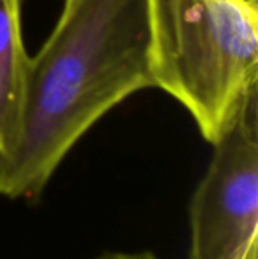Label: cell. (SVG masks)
Masks as SVG:
<instances>
[{"label": "cell", "mask_w": 258, "mask_h": 259, "mask_svg": "<svg viewBox=\"0 0 258 259\" xmlns=\"http://www.w3.org/2000/svg\"><path fill=\"white\" fill-rule=\"evenodd\" d=\"M151 87L149 0H65L53 32L28 62L21 133L0 159V196H43L83 134Z\"/></svg>", "instance_id": "1"}, {"label": "cell", "mask_w": 258, "mask_h": 259, "mask_svg": "<svg viewBox=\"0 0 258 259\" xmlns=\"http://www.w3.org/2000/svg\"><path fill=\"white\" fill-rule=\"evenodd\" d=\"M154 87L216 143L258 87V0H149Z\"/></svg>", "instance_id": "2"}, {"label": "cell", "mask_w": 258, "mask_h": 259, "mask_svg": "<svg viewBox=\"0 0 258 259\" xmlns=\"http://www.w3.org/2000/svg\"><path fill=\"white\" fill-rule=\"evenodd\" d=\"M188 259H258V87L214 143L190 201Z\"/></svg>", "instance_id": "3"}, {"label": "cell", "mask_w": 258, "mask_h": 259, "mask_svg": "<svg viewBox=\"0 0 258 259\" xmlns=\"http://www.w3.org/2000/svg\"><path fill=\"white\" fill-rule=\"evenodd\" d=\"M28 62L21 0H0V159L13 152L21 133Z\"/></svg>", "instance_id": "4"}, {"label": "cell", "mask_w": 258, "mask_h": 259, "mask_svg": "<svg viewBox=\"0 0 258 259\" xmlns=\"http://www.w3.org/2000/svg\"><path fill=\"white\" fill-rule=\"evenodd\" d=\"M96 259H158L152 252H108Z\"/></svg>", "instance_id": "5"}]
</instances>
